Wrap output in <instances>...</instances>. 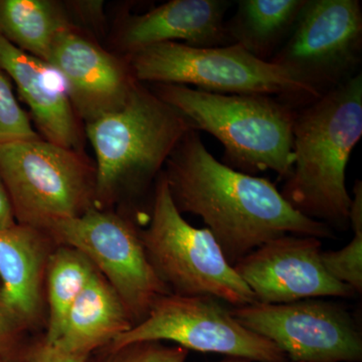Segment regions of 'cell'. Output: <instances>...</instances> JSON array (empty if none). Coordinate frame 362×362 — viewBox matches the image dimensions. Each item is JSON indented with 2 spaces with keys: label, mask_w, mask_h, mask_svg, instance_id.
Masks as SVG:
<instances>
[{
  "label": "cell",
  "mask_w": 362,
  "mask_h": 362,
  "mask_svg": "<svg viewBox=\"0 0 362 362\" xmlns=\"http://www.w3.org/2000/svg\"><path fill=\"white\" fill-rule=\"evenodd\" d=\"M32 340L30 333L11 308L0 284V357L23 362Z\"/></svg>",
  "instance_id": "cb8c5ba5"
},
{
  "label": "cell",
  "mask_w": 362,
  "mask_h": 362,
  "mask_svg": "<svg viewBox=\"0 0 362 362\" xmlns=\"http://www.w3.org/2000/svg\"><path fill=\"white\" fill-rule=\"evenodd\" d=\"M13 204L9 199L6 185L0 177V230L16 225Z\"/></svg>",
  "instance_id": "4316f807"
},
{
  "label": "cell",
  "mask_w": 362,
  "mask_h": 362,
  "mask_svg": "<svg viewBox=\"0 0 362 362\" xmlns=\"http://www.w3.org/2000/svg\"><path fill=\"white\" fill-rule=\"evenodd\" d=\"M192 129L182 114L141 83L122 109L86 124V139L95 153L97 209H111L148 189Z\"/></svg>",
  "instance_id": "3957f363"
},
{
  "label": "cell",
  "mask_w": 362,
  "mask_h": 362,
  "mask_svg": "<svg viewBox=\"0 0 362 362\" xmlns=\"http://www.w3.org/2000/svg\"><path fill=\"white\" fill-rule=\"evenodd\" d=\"M138 83L194 86L226 95H265L300 109L320 98L315 90L272 62L237 44L195 47L163 42L125 57Z\"/></svg>",
  "instance_id": "5b68a950"
},
{
  "label": "cell",
  "mask_w": 362,
  "mask_h": 362,
  "mask_svg": "<svg viewBox=\"0 0 362 362\" xmlns=\"http://www.w3.org/2000/svg\"><path fill=\"white\" fill-rule=\"evenodd\" d=\"M176 209L204 221L232 265L286 235L332 239V228L293 209L274 183L211 156L199 131L185 133L164 165Z\"/></svg>",
  "instance_id": "6da1fadb"
},
{
  "label": "cell",
  "mask_w": 362,
  "mask_h": 362,
  "mask_svg": "<svg viewBox=\"0 0 362 362\" xmlns=\"http://www.w3.org/2000/svg\"><path fill=\"white\" fill-rule=\"evenodd\" d=\"M39 137L32 119L14 94L13 83L0 71V144Z\"/></svg>",
  "instance_id": "603a6c76"
},
{
  "label": "cell",
  "mask_w": 362,
  "mask_h": 362,
  "mask_svg": "<svg viewBox=\"0 0 362 362\" xmlns=\"http://www.w3.org/2000/svg\"><path fill=\"white\" fill-rule=\"evenodd\" d=\"M216 362H257V361H249V359H245V358H237V357H226L225 359H223V361H216ZM284 362H294V361H284Z\"/></svg>",
  "instance_id": "83f0119b"
},
{
  "label": "cell",
  "mask_w": 362,
  "mask_h": 362,
  "mask_svg": "<svg viewBox=\"0 0 362 362\" xmlns=\"http://www.w3.org/2000/svg\"><path fill=\"white\" fill-rule=\"evenodd\" d=\"M349 211V228L354 238L342 249L322 252L321 259L326 270L357 295L362 292V182L356 180Z\"/></svg>",
  "instance_id": "44dd1931"
},
{
  "label": "cell",
  "mask_w": 362,
  "mask_h": 362,
  "mask_svg": "<svg viewBox=\"0 0 362 362\" xmlns=\"http://www.w3.org/2000/svg\"><path fill=\"white\" fill-rule=\"evenodd\" d=\"M226 0H170L142 14L124 16L113 35L117 54L128 57L163 44L195 47L233 45L226 30Z\"/></svg>",
  "instance_id": "5bb4252c"
},
{
  "label": "cell",
  "mask_w": 362,
  "mask_h": 362,
  "mask_svg": "<svg viewBox=\"0 0 362 362\" xmlns=\"http://www.w3.org/2000/svg\"><path fill=\"white\" fill-rule=\"evenodd\" d=\"M240 324L270 340L290 361L361 362L362 333L340 302L306 299L286 304L233 307Z\"/></svg>",
  "instance_id": "8fae6325"
},
{
  "label": "cell",
  "mask_w": 362,
  "mask_h": 362,
  "mask_svg": "<svg viewBox=\"0 0 362 362\" xmlns=\"http://www.w3.org/2000/svg\"><path fill=\"white\" fill-rule=\"evenodd\" d=\"M90 354H73L47 344L44 338L32 340L23 362H86Z\"/></svg>",
  "instance_id": "d4e9b609"
},
{
  "label": "cell",
  "mask_w": 362,
  "mask_h": 362,
  "mask_svg": "<svg viewBox=\"0 0 362 362\" xmlns=\"http://www.w3.org/2000/svg\"><path fill=\"white\" fill-rule=\"evenodd\" d=\"M73 21L54 0H0V37L47 62L58 33Z\"/></svg>",
  "instance_id": "d6986e66"
},
{
  "label": "cell",
  "mask_w": 362,
  "mask_h": 362,
  "mask_svg": "<svg viewBox=\"0 0 362 362\" xmlns=\"http://www.w3.org/2000/svg\"><path fill=\"white\" fill-rule=\"evenodd\" d=\"M362 136V75L298 109L293 166L281 194L293 209L329 228H349L346 168Z\"/></svg>",
  "instance_id": "7a4b0ae2"
},
{
  "label": "cell",
  "mask_w": 362,
  "mask_h": 362,
  "mask_svg": "<svg viewBox=\"0 0 362 362\" xmlns=\"http://www.w3.org/2000/svg\"><path fill=\"white\" fill-rule=\"evenodd\" d=\"M0 362H14V361H8V359H4V358H1V357H0Z\"/></svg>",
  "instance_id": "f1b7e54d"
},
{
  "label": "cell",
  "mask_w": 362,
  "mask_h": 362,
  "mask_svg": "<svg viewBox=\"0 0 362 362\" xmlns=\"http://www.w3.org/2000/svg\"><path fill=\"white\" fill-rule=\"evenodd\" d=\"M59 245L44 228L16 225L0 230V280L28 333L47 328V268Z\"/></svg>",
  "instance_id": "2e32d148"
},
{
  "label": "cell",
  "mask_w": 362,
  "mask_h": 362,
  "mask_svg": "<svg viewBox=\"0 0 362 362\" xmlns=\"http://www.w3.org/2000/svg\"><path fill=\"white\" fill-rule=\"evenodd\" d=\"M44 230L58 245L75 247L90 259L122 300L133 326L146 318L159 298L170 293L147 258L139 228L111 209L94 207Z\"/></svg>",
  "instance_id": "ba28073f"
},
{
  "label": "cell",
  "mask_w": 362,
  "mask_h": 362,
  "mask_svg": "<svg viewBox=\"0 0 362 362\" xmlns=\"http://www.w3.org/2000/svg\"><path fill=\"white\" fill-rule=\"evenodd\" d=\"M322 243L310 235H286L266 243L233 265L258 303L352 298L356 293L328 273Z\"/></svg>",
  "instance_id": "7c38bea8"
},
{
  "label": "cell",
  "mask_w": 362,
  "mask_h": 362,
  "mask_svg": "<svg viewBox=\"0 0 362 362\" xmlns=\"http://www.w3.org/2000/svg\"><path fill=\"white\" fill-rule=\"evenodd\" d=\"M306 0H240L226 30L232 44L269 62L284 44Z\"/></svg>",
  "instance_id": "ac0fdd59"
},
{
  "label": "cell",
  "mask_w": 362,
  "mask_h": 362,
  "mask_svg": "<svg viewBox=\"0 0 362 362\" xmlns=\"http://www.w3.org/2000/svg\"><path fill=\"white\" fill-rule=\"evenodd\" d=\"M132 327L122 300L96 269L71 307L59 339L52 345L66 352L90 354Z\"/></svg>",
  "instance_id": "e0dca14e"
},
{
  "label": "cell",
  "mask_w": 362,
  "mask_h": 362,
  "mask_svg": "<svg viewBox=\"0 0 362 362\" xmlns=\"http://www.w3.org/2000/svg\"><path fill=\"white\" fill-rule=\"evenodd\" d=\"M182 114L197 131L225 148L226 165L252 175L273 170L286 180L293 166V125L297 109L265 95H226L187 86L147 85Z\"/></svg>",
  "instance_id": "277c9868"
},
{
  "label": "cell",
  "mask_w": 362,
  "mask_h": 362,
  "mask_svg": "<svg viewBox=\"0 0 362 362\" xmlns=\"http://www.w3.org/2000/svg\"><path fill=\"white\" fill-rule=\"evenodd\" d=\"M95 266L75 247L59 245L47 268V322L42 338L52 344L59 339L66 316L85 286L89 282Z\"/></svg>",
  "instance_id": "ffe728a7"
},
{
  "label": "cell",
  "mask_w": 362,
  "mask_h": 362,
  "mask_svg": "<svg viewBox=\"0 0 362 362\" xmlns=\"http://www.w3.org/2000/svg\"><path fill=\"white\" fill-rule=\"evenodd\" d=\"M66 13L70 18L71 16L78 18L94 28L96 32L103 30L105 23L104 1L101 0H76L66 1L65 4Z\"/></svg>",
  "instance_id": "484cf974"
},
{
  "label": "cell",
  "mask_w": 362,
  "mask_h": 362,
  "mask_svg": "<svg viewBox=\"0 0 362 362\" xmlns=\"http://www.w3.org/2000/svg\"><path fill=\"white\" fill-rule=\"evenodd\" d=\"M47 63L65 81L84 126L122 109L138 83L127 58L109 52L74 23L57 35Z\"/></svg>",
  "instance_id": "4fadbf2b"
},
{
  "label": "cell",
  "mask_w": 362,
  "mask_h": 362,
  "mask_svg": "<svg viewBox=\"0 0 362 362\" xmlns=\"http://www.w3.org/2000/svg\"><path fill=\"white\" fill-rule=\"evenodd\" d=\"M0 177L18 223L45 228L96 207V166L84 150L42 137L4 143Z\"/></svg>",
  "instance_id": "52a82bcc"
},
{
  "label": "cell",
  "mask_w": 362,
  "mask_h": 362,
  "mask_svg": "<svg viewBox=\"0 0 362 362\" xmlns=\"http://www.w3.org/2000/svg\"><path fill=\"white\" fill-rule=\"evenodd\" d=\"M189 351L161 341H139L122 346L109 344L90 354L86 362H185Z\"/></svg>",
  "instance_id": "7402d4cb"
},
{
  "label": "cell",
  "mask_w": 362,
  "mask_h": 362,
  "mask_svg": "<svg viewBox=\"0 0 362 362\" xmlns=\"http://www.w3.org/2000/svg\"><path fill=\"white\" fill-rule=\"evenodd\" d=\"M171 342L183 349L257 362L289 361L270 340L247 329L223 302L209 296L164 295L148 315L110 343Z\"/></svg>",
  "instance_id": "9c48e42d"
},
{
  "label": "cell",
  "mask_w": 362,
  "mask_h": 362,
  "mask_svg": "<svg viewBox=\"0 0 362 362\" xmlns=\"http://www.w3.org/2000/svg\"><path fill=\"white\" fill-rule=\"evenodd\" d=\"M148 221L139 230L140 238L152 268L170 293L214 297L233 307L256 302L211 232L189 225L176 209L163 173L154 182Z\"/></svg>",
  "instance_id": "8992f818"
},
{
  "label": "cell",
  "mask_w": 362,
  "mask_h": 362,
  "mask_svg": "<svg viewBox=\"0 0 362 362\" xmlns=\"http://www.w3.org/2000/svg\"><path fill=\"white\" fill-rule=\"evenodd\" d=\"M358 0H306L289 37L269 62L320 96L361 73Z\"/></svg>",
  "instance_id": "30bf717a"
},
{
  "label": "cell",
  "mask_w": 362,
  "mask_h": 362,
  "mask_svg": "<svg viewBox=\"0 0 362 362\" xmlns=\"http://www.w3.org/2000/svg\"><path fill=\"white\" fill-rule=\"evenodd\" d=\"M0 71L16 85L30 109L40 137L62 146L84 150L85 126L71 106L58 71L0 37Z\"/></svg>",
  "instance_id": "9a60e30c"
}]
</instances>
